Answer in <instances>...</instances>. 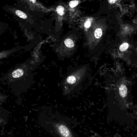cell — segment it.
<instances>
[{
	"mask_svg": "<svg viewBox=\"0 0 137 137\" xmlns=\"http://www.w3.org/2000/svg\"><path fill=\"white\" fill-rule=\"evenodd\" d=\"M54 131L59 137H75L69 125L62 121H54L52 123Z\"/></svg>",
	"mask_w": 137,
	"mask_h": 137,
	"instance_id": "1",
	"label": "cell"
},
{
	"mask_svg": "<svg viewBox=\"0 0 137 137\" xmlns=\"http://www.w3.org/2000/svg\"><path fill=\"white\" fill-rule=\"evenodd\" d=\"M24 74V71L21 69H18L12 72V75L13 78H18L21 77Z\"/></svg>",
	"mask_w": 137,
	"mask_h": 137,
	"instance_id": "2",
	"label": "cell"
},
{
	"mask_svg": "<svg viewBox=\"0 0 137 137\" xmlns=\"http://www.w3.org/2000/svg\"><path fill=\"white\" fill-rule=\"evenodd\" d=\"M119 91L120 96L123 98H125L127 94V88L126 86L124 85H121L119 89Z\"/></svg>",
	"mask_w": 137,
	"mask_h": 137,
	"instance_id": "3",
	"label": "cell"
},
{
	"mask_svg": "<svg viewBox=\"0 0 137 137\" xmlns=\"http://www.w3.org/2000/svg\"><path fill=\"white\" fill-rule=\"evenodd\" d=\"M65 44L67 47L72 48L74 46V42L70 38H67L65 41Z\"/></svg>",
	"mask_w": 137,
	"mask_h": 137,
	"instance_id": "4",
	"label": "cell"
},
{
	"mask_svg": "<svg viewBox=\"0 0 137 137\" xmlns=\"http://www.w3.org/2000/svg\"><path fill=\"white\" fill-rule=\"evenodd\" d=\"M16 14L18 16L22 19H26L27 17V16L25 13L19 10H17V11H16Z\"/></svg>",
	"mask_w": 137,
	"mask_h": 137,
	"instance_id": "5",
	"label": "cell"
},
{
	"mask_svg": "<svg viewBox=\"0 0 137 137\" xmlns=\"http://www.w3.org/2000/svg\"><path fill=\"white\" fill-rule=\"evenodd\" d=\"M64 8L62 6L59 5L57 7L56 9V11L57 12V13L59 15L61 16H62L63 15L64 12Z\"/></svg>",
	"mask_w": 137,
	"mask_h": 137,
	"instance_id": "6",
	"label": "cell"
},
{
	"mask_svg": "<svg viewBox=\"0 0 137 137\" xmlns=\"http://www.w3.org/2000/svg\"><path fill=\"white\" fill-rule=\"evenodd\" d=\"M102 30L100 28L97 29L95 32V36L97 38H99L101 37L102 35Z\"/></svg>",
	"mask_w": 137,
	"mask_h": 137,
	"instance_id": "7",
	"label": "cell"
},
{
	"mask_svg": "<svg viewBox=\"0 0 137 137\" xmlns=\"http://www.w3.org/2000/svg\"><path fill=\"white\" fill-rule=\"evenodd\" d=\"M76 78L74 76H70L67 79V82L69 84H73L76 82Z\"/></svg>",
	"mask_w": 137,
	"mask_h": 137,
	"instance_id": "8",
	"label": "cell"
},
{
	"mask_svg": "<svg viewBox=\"0 0 137 137\" xmlns=\"http://www.w3.org/2000/svg\"><path fill=\"white\" fill-rule=\"evenodd\" d=\"M129 44L127 43H123L120 46V49L121 51H124L128 48Z\"/></svg>",
	"mask_w": 137,
	"mask_h": 137,
	"instance_id": "9",
	"label": "cell"
},
{
	"mask_svg": "<svg viewBox=\"0 0 137 137\" xmlns=\"http://www.w3.org/2000/svg\"><path fill=\"white\" fill-rule=\"evenodd\" d=\"M79 4V1L77 0H74L69 2V6L71 8H74Z\"/></svg>",
	"mask_w": 137,
	"mask_h": 137,
	"instance_id": "10",
	"label": "cell"
},
{
	"mask_svg": "<svg viewBox=\"0 0 137 137\" xmlns=\"http://www.w3.org/2000/svg\"><path fill=\"white\" fill-rule=\"evenodd\" d=\"M91 24V21L89 19H88L85 24V27L86 28H88L90 27Z\"/></svg>",
	"mask_w": 137,
	"mask_h": 137,
	"instance_id": "11",
	"label": "cell"
},
{
	"mask_svg": "<svg viewBox=\"0 0 137 137\" xmlns=\"http://www.w3.org/2000/svg\"><path fill=\"white\" fill-rule=\"evenodd\" d=\"M117 0H108V2L110 4H113L115 3V2L117 1Z\"/></svg>",
	"mask_w": 137,
	"mask_h": 137,
	"instance_id": "12",
	"label": "cell"
},
{
	"mask_svg": "<svg viewBox=\"0 0 137 137\" xmlns=\"http://www.w3.org/2000/svg\"><path fill=\"white\" fill-rule=\"evenodd\" d=\"M29 0L33 3H35L36 1V0Z\"/></svg>",
	"mask_w": 137,
	"mask_h": 137,
	"instance_id": "13",
	"label": "cell"
}]
</instances>
